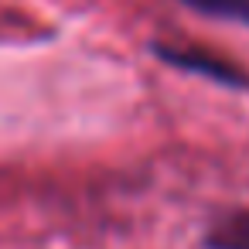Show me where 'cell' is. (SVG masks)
<instances>
[{
    "label": "cell",
    "instance_id": "2",
    "mask_svg": "<svg viewBox=\"0 0 249 249\" xmlns=\"http://www.w3.org/2000/svg\"><path fill=\"white\" fill-rule=\"evenodd\" d=\"M208 249H249V215H229L205 239Z\"/></svg>",
    "mask_w": 249,
    "mask_h": 249
},
{
    "label": "cell",
    "instance_id": "3",
    "mask_svg": "<svg viewBox=\"0 0 249 249\" xmlns=\"http://www.w3.org/2000/svg\"><path fill=\"white\" fill-rule=\"evenodd\" d=\"M184 7L205 14V18H218V21H235L249 28V0H181Z\"/></svg>",
    "mask_w": 249,
    "mask_h": 249
},
{
    "label": "cell",
    "instance_id": "1",
    "mask_svg": "<svg viewBox=\"0 0 249 249\" xmlns=\"http://www.w3.org/2000/svg\"><path fill=\"white\" fill-rule=\"evenodd\" d=\"M157 58L167 62V65H178L184 72H198V75H208L222 86H235V89H249V75L239 72L235 65H229L225 58L212 55V52H201V48H174V45H154Z\"/></svg>",
    "mask_w": 249,
    "mask_h": 249
}]
</instances>
